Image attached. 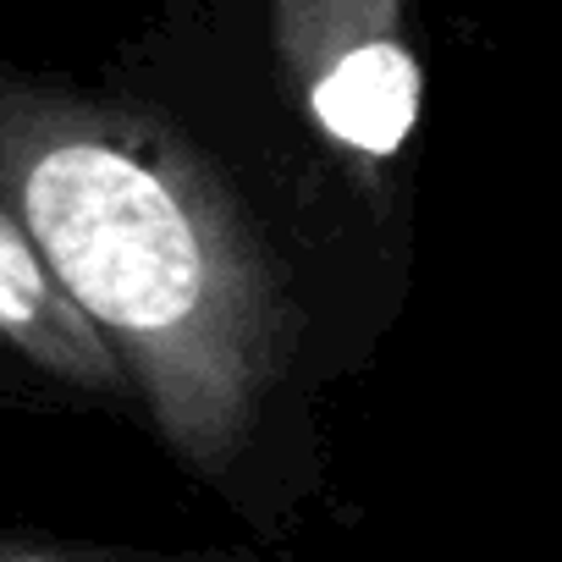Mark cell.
<instances>
[{
  "label": "cell",
  "mask_w": 562,
  "mask_h": 562,
  "mask_svg": "<svg viewBox=\"0 0 562 562\" xmlns=\"http://www.w3.org/2000/svg\"><path fill=\"white\" fill-rule=\"evenodd\" d=\"M0 199L171 452L226 469L288 348L276 265L226 182L144 111L0 83Z\"/></svg>",
  "instance_id": "obj_1"
},
{
  "label": "cell",
  "mask_w": 562,
  "mask_h": 562,
  "mask_svg": "<svg viewBox=\"0 0 562 562\" xmlns=\"http://www.w3.org/2000/svg\"><path fill=\"white\" fill-rule=\"evenodd\" d=\"M276 56L310 122L359 160H392L419 122L403 0H270Z\"/></svg>",
  "instance_id": "obj_2"
},
{
  "label": "cell",
  "mask_w": 562,
  "mask_h": 562,
  "mask_svg": "<svg viewBox=\"0 0 562 562\" xmlns=\"http://www.w3.org/2000/svg\"><path fill=\"white\" fill-rule=\"evenodd\" d=\"M0 342L67 386L116 392L127 381L116 348L61 293V281L50 276L7 199H0Z\"/></svg>",
  "instance_id": "obj_3"
}]
</instances>
